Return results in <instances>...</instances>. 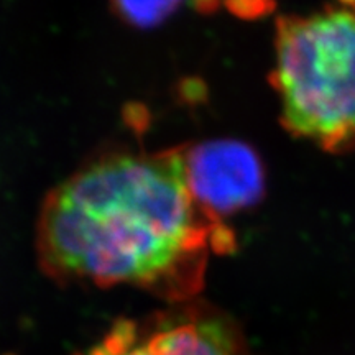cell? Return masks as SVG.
Wrapping results in <instances>:
<instances>
[{"label":"cell","mask_w":355,"mask_h":355,"mask_svg":"<svg viewBox=\"0 0 355 355\" xmlns=\"http://www.w3.org/2000/svg\"><path fill=\"white\" fill-rule=\"evenodd\" d=\"M234 245L191 193L184 146L92 158L48 194L37 232L40 263L53 278L170 298L193 295L211 252Z\"/></svg>","instance_id":"1"},{"label":"cell","mask_w":355,"mask_h":355,"mask_svg":"<svg viewBox=\"0 0 355 355\" xmlns=\"http://www.w3.org/2000/svg\"><path fill=\"white\" fill-rule=\"evenodd\" d=\"M188 183L199 206L222 220L263 196L265 171L259 155L237 140L184 146Z\"/></svg>","instance_id":"3"},{"label":"cell","mask_w":355,"mask_h":355,"mask_svg":"<svg viewBox=\"0 0 355 355\" xmlns=\"http://www.w3.org/2000/svg\"><path fill=\"white\" fill-rule=\"evenodd\" d=\"M183 0H112L119 17L132 26L148 28L165 21Z\"/></svg>","instance_id":"5"},{"label":"cell","mask_w":355,"mask_h":355,"mask_svg":"<svg viewBox=\"0 0 355 355\" xmlns=\"http://www.w3.org/2000/svg\"><path fill=\"white\" fill-rule=\"evenodd\" d=\"M89 355L105 354L96 345ZM117 355H239V344L224 318L189 313L165 319Z\"/></svg>","instance_id":"4"},{"label":"cell","mask_w":355,"mask_h":355,"mask_svg":"<svg viewBox=\"0 0 355 355\" xmlns=\"http://www.w3.org/2000/svg\"><path fill=\"white\" fill-rule=\"evenodd\" d=\"M270 81L282 123L324 152L355 148V10L326 7L277 21Z\"/></svg>","instance_id":"2"}]
</instances>
